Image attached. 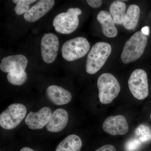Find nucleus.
I'll use <instances>...</instances> for the list:
<instances>
[{
	"label": "nucleus",
	"instance_id": "obj_1",
	"mask_svg": "<svg viewBox=\"0 0 151 151\" xmlns=\"http://www.w3.org/2000/svg\"><path fill=\"white\" fill-rule=\"evenodd\" d=\"M112 51L109 43L98 42L93 45L88 53L86 59V70L87 73L93 74L103 67Z\"/></svg>",
	"mask_w": 151,
	"mask_h": 151
},
{
	"label": "nucleus",
	"instance_id": "obj_2",
	"mask_svg": "<svg viewBox=\"0 0 151 151\" xmlns=\"http://www.w3.org/2000/svg\"><path fill=\"white\" fill-rule=\"evenodd\" d=\"M147 38L141 31L135 33L125 43L121 58L125 64L139 59L145 51Z\"/></svg>",
	"mask_w": 151,
	"mask_h": 151
},
{
	"label": "nucleus",
	"instance_id": "obj_3",
	"mask_svg": "<svg viewBox=\"0 0 151 151\" xmlns=\"http://www.w3.org/2000/svg\"><path fill=\"white\" fill-rule=\"evenodd\" d=\"M97 85L99 100L103 104L111 103L118 96L121 90L119 81L110 73H103L100 75Z\"/></svg>",
	"mask_w": 151,
	"mask_h": 151
},
{
	"label": "nucleus",
	"instance_id": "obj_4",
	"mask_svg": "<svg viewBox=\"0 0 151 151\" xmlns=\"http://www.w3.org/2000/svg\"><path fill=\"white\" fill-rule=\"evenodd\" d=\"M81 14L80 9L70 8L65 12L58 14L53 19L52 25L57 32L70 34L75 31L79 24L78 16Z\"/></svg>",
	"mask_w": 151,
	"mask_h": 151
},
{
	"label": "nucleus",
	"instance_id": "obj_5",
	"mask_svg": "<svg viewBox=\"0 0 151 151\" xmlns=\"http://www.w3.org/2000/svg\"><path fill=\"white\" fill-rule=\"evenodd\" d=\"M90 48L89 42L81 37L66 41L61 48L63 57L65 60L72 61L85 56Z\"/></svg>",
	"mask_w": 151,
	"mask_h": 151
},
{
	"label": "nucleus",
	"instance_id": "obj_6",
	"mask_svg": "<svg viewBox=\"0 0 151 151\" xmlns=\"http://www.w3.org/2000/svg\"><path fill=\"white\" fill-rule=\"evenodd\" d=\"M27 109L20 103L9 106L0 115V126L6 130H12L19 126L25 117Z\"/></svg>",
	"mask_w": 151,
	"mask_h": 151
},
{
	"label": "nucleus",
	"instance_id": "obj_7",
	"mask_svg": "<svg viewBox=\"0 0 151 151\" xmlns=\"http://www.w3.org/2000/svg\"><path fill=\"white\" fill-rule=\"evenodd\" d=\"M128 85L131 93L139 100L145 99L149 95L147 75L143 69H137L130 76Z\"/></svg>",
	"mask_w": 151,
	"mask_h": 151
},
{
	"label": "nucleus",
	"instance_id": "obj_8",
	"mask_svg": "<svg viewBox=\"0 0 151 151\" xmlns=\"http://www.w3.org/2000/svg\"><path fill=\"white\" fill-rule=\"evenodd\" d=\"M59 47L58 37L54 34H44L41 41V53L45 62L51 63L57 56Z\"/></svg>",
	"mask_w": 151,
	"mask_h": 151
},
{
	"label": "nucleus",
	"instance_id": "obj_9",
	"mask_svg": "<svg viewBox=\"0 0 151 151\" xmlns=\"http://www.w3.org/2000/svg\"><path fill=\"white\" fill-rule=\"evenodd\" d=\"M103 128L106 133L113 136L126 134L129 129L127 119L122 115L108 117L103 123Z\"/></svg>",
	"mask_w": 151,
	"mask_h": 151
},
{
	"label": "nucleus",
	"instance_id": "obj_10",
	"mask_svg": "<svg viewBox=\"0 0 151 151\" xmlns=\"http://www.w3.org/2000/svg\"><path fill=\"white\" fill-rule=\"evenodd\" d=\"M52 114L50 108L43 107L36 113L29 112L26 118L25 123L31 129H40L47 126Z\"/></svg>",
	"mask_w": 151,
	"mask_h": 151
},
{
	"label": "nucleus",
	"instance_id": "obj_11",
	"mask_svg": "<svg viewBox=\"0 0 151 151\" xmlns=\"http://www.w3.org/2000/svg\"><path fill=\"white\" fill-rule=\"evenodd\" d=\"M27 59L23 55H10L4 58L0 64V69L5 73H19L25 71Z\"/></svg>",
	"mask_w": 151,
	"mask_h": 151
},
{
	"label": "nucleus",
	"instance_id": "obj_12",
	"mask_svg": "<svg viewBox=\"0 0 151 151\" xmlns=\"http://www.w3.org/2000/svg\"><path fill=\"white\" fill-rule=\"evenodd\" d=\"M54 4L53 0H41L24 14V17L29 22L37 21L47 13Z\"/></svg>",
	"mask_w": 151,
	"mask_h": 151
},
{
	"label": "nucleus",
	"instance_id": "obj_13",
	"mask_svg": "<svg viewBox=\"0 0 151 151\" xmlns=\"http://www.w3.org/2000/svg\"><path fill=\"white\" fill-rule=\"evenodd\" d=\"M46 93L49 100L55 105H65L72 99V95L69 91L57 85L49 86L47 88Z\"/></svg>",
	"mask_w": 151,
	"mask_h": 151
},
{
	"label": "nucleus",
	"instance_id": "obj_14",
	"mask_svg": "<svg viewBox=\"0 0 151 151\" xmlns=\"http://www.w3.org/2000/svg\"><path fill=\"white\" fill-rule=\"evenodd\" d=\"M68 120V115L66 111L62 108L56 109L52 112L47 125V129L51 132H60L67 126Z\"/></svg>",
	"mask_w": 151,
	"mask_h": 151
},
{
	"label": "nucleus",
	"instance_id": "obj_15",
	"mask_svg": "<svg viewBox=\"0 0 151 151\" xmlns=\"http://www.w3.org/2000/svg\"><path fill=\"white\" fill-rule=\"evenodd\" d=\"M97 20L101 24L103 34L109 38L115 37L118 35V30L111 13L108 11H101L98 14Z\"/></svg>",
	"mask_w": 151,
	"mask_h": 151
},
{
	"label": "nucleus",
	"instance_id": "obj_16",
	"mask_svg": "<svg viewBox=\"0 0 151 151\" xmlns=\"http://www.w3.org/2000/svg\"><path fill=\"white\" fill-rule=\"evenodd\" d=\"M140 14V9L139 6L135 4L130 5L127 9L123 25L126 29H135L139 22Z\"/></svg>",
	"mask_w": 151,
	"mask_h": 151
},
{
	"label": "nucleus",
	"instance_id": "obj_17",
	"mask_svg": "<svg viewBox=\"0 0 151 151\" xmlns=\"http://www.w3.org/2000/svg\"><path fill=\"white\" fill-rule=\"evenodd\" d=\"M82 142L78 136L71 134L61 141L55 151H80Z\"/></svg>",
	"mask_w": 151,
	"mask_h": 151
},
{
	"label": "nucleus",
	"instance_id": "obj_18",
	"mask_svg": "<svg viewBox=\"0 0 151 151\" xmlns=\"http://www.w3.org/2000/svg\"><path fill=\"white\" fill-rule=\"evenodd\" d=\"M109 10L115 23L123 24L126 14V4L122 1H115L111 4Z\"/></svg>",
	"mask_w": 151,
	"mask_h": 151
},
{
	"label": "nucleus",
	"instance_id": "obj_19",
	"mask_svg": "<svg viewBox=\"0 0 151 151\" xmlns=\"http://www.w3.org/2000/svg\"><path fill=\"white\" fill-rule=\"evenodd\" d=\"M135 134L142 143L150 142L151 140V128L145 124H141L136 128Z\"/></svg>",
	"mask_w": 151,
	"mask_h": 151
},
{
	"label": "nucleus",
	"instance_id": "obj_20",
	"mask_svg": "<svg viewBox=\"0 0 151 151\" xmlns=\"http://www.w3.org/2000/svg\"><path fill=\"white\" fill-rule=\"evenodd\" d=\"M7 79L9 82L13 85L21 86L27 81V73L25 71L19 73H8Z\"/></svg>",
	"mask_w": 151,
	"mask_h": 151
},
{
	"label": "nucleus",
	"instance_id": "obj_21",
	"mask_svg": "<svg viewBox=\"0 0 151 151\" xmlns=\"http://www.w3.org/2000/svg\"><path fill=\"white\" fill-rule=\"evenodd\" d=\"M36 1L35 0H19L14 10L17 14L21 15L26 13L29 9L30 5Z\"/></svg>",
	"mask_w": 151,
	"mask_h": 151
},
{
	"label": "nucleus",
	"instance_id": "obj_22",
	"mask_svg": "<svg viewBox=\"0 0 151 151\" xmlns=\"http://www.w3.org/2000/svg\"><path fill=\"white\" fill-rule=\"evenodd\" d=\"M142 143L137 138H133L127 141L125 149L127 151H137L141 147Z\"/></svg>",
	"mask_w": 151,
	"mask_h": 151
},
{
	"label": "nucleus",
	"instance_id": "obj_23",
	"mask_svg": "<svg viewBox=\"0 0 151 151\" xmlns=\"http://www.w3.org/2000/svg\"><path fill=\"white\" fill-rule=\"evenodd\" d=\"M86 2L90 6L94 9L100 7L103 3L101 0H87Z\"/></svg>",
	"mask_w": 151,
	"mask_h": 151
},
{
	"label": "nucleus",
	"instance_id": "obj_24",
	"mask_svg": "<svg viewBox=\"0 0 151 151\" xmlns=\"http://www.w3.org/2000/svg\"><path fill=\"white\" fill-rule=\"evenodd\" d=\"M95 151H116L114 146L111 145H105Z\"/></svg>",
	"mask_w": 151,
	"mask_h": 151
},
{
	"label": "nucleus",
	"instance_id": "obj_25",
	"mask_svg": "<svg viewBox=\"0 0 151 151\" xmlns=\"http://www.w3.org/2000/svg\"><path fill=\"white\" fill-rule=\"evenodd\" d=\"M141 32L146 36H148L150 34V27L148 26H145L141 30Z\"/></svg>",
	"mask_w": 151,
	"mask_h": 151
},
{
	"label": "nucleus",
	"instance_id": "obj_26",
	"mask_svg": "<svg viewBox=\"0 0 151 151\" xmlns=\"http://www.w3.org/2000/svg\"><path fill=\"white\" fill-rule=\"evenodd\" d=\"M20 151H35L30 148L28 147H24L22 148Z\"/></svg>",
	"mask_w": 151,
	"mask_h": 151
},
{
	"label": "nucleus",
	"instance_id": "obj_27",
	"mask_svg": "<svg viewBox=\"0 0 151 151\" xmlns=\"http://www.w3.org/2000/svg\"><path fill=\"white\" fill-rule=\"evenodd\" d=\"M12 1L13 2V3H14V4H17L19 2V0H13Z\"/></svg>",
	"mask_w": 151,
	"mask_h": 151
},
{
	"label": "nucleus",
	"instance_id": "obj_28",
	"mask_svg": "<svg viewBox=\"0 0 151 151\" xmlns=\"http://www.w3.org/2000/svg\"><path fill=\"white\" fill-rule=\"evenodd\" d=\"M150 119H151V115H150Z\"/></svg>",
	"mask_w": 151,
	"mask_h": 151
}]
</instances>
